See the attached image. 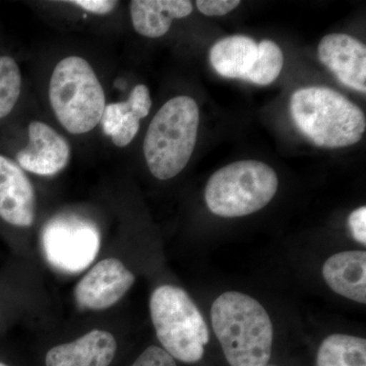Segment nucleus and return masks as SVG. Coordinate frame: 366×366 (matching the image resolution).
Listing matches in <instances>:
<instances>
[{"mask_svg":"<svg viewBox=\"0 0 366 366\" xmlns=\"http://www.w3.org/2000/svg\"><path fill=\"white\" fill-rule=\"evenodd\" d=\"M211 320L231 366H266L272 355L274 329L259 301L227 291L214 301Z\"/></svg>","mask_w":366,"mask_h":366,"instance_id":"1","label":"nucleus"},{"mask_svg":"<svg viewBox=\"0 0 366 366\" xmlns=\"http://www.w3.org/2000/svg\"><path fill=\"white\" fill-rule=\"evenodd\" d=\"M290 113L298 129L322 148L353 146L362 139L366 129L365 112L326 86L296 91L291 97Z\"/></svg>","mask_w":366,"mask_h":366,"instance_id":"2","label":"nucleus"},{"mask_svg":"<svg viewBox=\"0 0 366 366\" xmlns=\"http://www.w3.org/2000/svg\"><path fill=\"white\" fill-rule=\"evenodd\" d=\"M199 110L189 96L170 99L156 113L147 131L144 155L152 174L160 180L177 177L196 148Z\"/></svg>","mask_w":366,"mask_h":366,"instance_id":"3","label":"nucleus"},{"mask_svg":"<svg viewBox=\"0 0 366 366\" xmlns=\"http://www.w3.org/2000/svg\"><path fill=\"white\" fill-rule=\"evenodd\" d=\"M49 101L60 124L72 134H84L100 124L105 92L91 64L71 55L60 60L49 83Z\"/></svg>","mask_w":366,"mask_h":366,"instance_id":"4","label":"nucleus"},{"mask_svg":"<svg viewBox=\"0 0 366 366\" xmlns=\"http://www.w3.org/2000/svg\"><path fill=\"white\" fill-rule=\"evenodd\" d=\"M152 322L164 350L174 360L196 363L203 358L209 333L206 320L183 289L162 285L150 300Z\"/></svg>","mask_w":366,"mask_h":366,"instance_id":"5","label":"nucleus"},{"mask_svg":"<svg viewBox=\"0 0 366 366\" xmlns=\"http://www.w3.org/2000/svg\"><path fill=\"white\" fill-rule=\"evenodd\" d=\"M273 168L257 160L237 161L216 171L204 190L212 213L225 218L254 214L267 206L278 190Z\"/></svg>","mask_w":366,"mask_h":366,"instance_id":"6","label":"nucleus"},{"mask_svg":"<svg viewBox=\"0 0 366 366\" xmlns=\"http://www.w3.org/2000/svg\"><path fill=\"white\" fill-rule=\"evenodd\" d=\"M41 243L45 259L53 268L62 273L78 274L97 257L100 231L85 219L60 216L46 224Z\"/></svg>","mask_w":366,"mask_h":366,"instance_id":"7","label":"nucleus"},{"mask_svg":"<svg viewBox=\"0 0 366 366\" xmlns=\"http://www.w3.org/2000/svg\"><path fill=\"white\" fill-rule=\"evenodd\" d=\"M134 280V274L119 259H103L79 282L74 297L81 310H106L127 295Z\"/></svg>","mask_w":366,"mask_h":366,"instance_id":"8","label":"nucleus"},{"mask_svg":"<svg viewBox=\"0 0 366 366\" xmlns=\"http://www.w3.org/2000/svg\"><path fill=\"white\" fill-rule=\"evenodd\" d=\"M14 160L24 171L53 177L69 165L71 147L50 125L34 120L28 127V144L16 152Z\"/></svg>","mask_w":366,"mask_h":366,"instance_id":"9","label":"nucleus"},{"mask_svg":"<svg viewBox=\"0 0 366 366\" xmlns=\"http://www.w3.org/2000/svg\"><path fill=\"white\" fill-rule=\"evenodd\" d=\"M36 217V194L18 163L0 153V219L14 227L28 228Z\"/></svg>","mask_w":366,"mask_h":366,"instance_id":"10","label":"nucleus"},{"mask_svg":"<svg viewBox=\"0 0 366 366\" xmlns=\"http://www.w3.org/2000/svg\"><path fill=\"white\" fill-rule=\"evenodd\" d=\"M320 61L344 86L366 92V47L346 34H330L320 40Z\"/></svg>","mask_w":366,"mask_h":366,"instance_id":"11","label":"nucleus"},{"mask_svg":"<svg viewBox=\"0 0 366 366\" xmlns=\"http://www.w3.org/2000/svg\"><path fill=\"white\" fill-rule=\"evenodd\" d=\"M117 350L112 334L93 330L71 343L53 347L45 358L46 366H109Z\"/></svg>","mask_w":366,"mask_h":366,"instance_id":"12","label":"nucleus"},{"mask_svg":"<svg viewBox=\"0 0 366 366\" xmlns=\"http://www.w3.org/2000/svg\"><path fill=\"white\" fill-rule=\"evenodd\" d=\"M322 277L337 295L365 305V252L348 250L332 255L322 267Z\"/></svg>","mask_w":366,"mask_h":366,"instance_id":"13","label":"nucleus"},{"mask_svg":"<svg viewBox=\"0 0 366 366\" xmlns=\"http://www.w3.org/2000/svg\"><path fill=\"white\" fill-rule=\"evenodd\" d=\"M134 30L148 38L162 37L169 31L173 20L192 13L189 0H134L129 4Z\"/></svg>","mask_w":366,"mask_h":366,"instance_id":"14","label":"nucleus"},{"mask_svg":"<svg viewBox=\"0 0 366 366\" xmlns=\"http://www.w3.org/2000/svg\"><path fill=\"white\" fill-rule=\"evenodd\" d=\"M257 56V44L247 36L223 38L209 50V59L217 74L227 79H247Z\"/></svg>","mask_w":366,"mask_h":366,"instance_id":"15","label":"nucleus"},{"mask_svg":"<svg viewBox=\"0 0 366 366\" xmlns=\"http://www.w3.org/2000/svg\"><path fill=\"white\" fill-rule=\"evenodd\" d=\"M317 366H366V341L350 335L334 334L320 344Z\"/></svg>","mask_w":366,"mask_h":366,"instance_id":"16","label":"nucleus"},{"mask_svg":"<svg viewBox=\"0 0 366 366\" xmlns=\"http://www.w3.org/2000/svg\"><path fill=\"white\" fill-rule=\"evenodd\" d=\"M141 118L132 109L129 102L110 103L106 105L100 124L106 136L119 148L129 146L139 129Z\"/></svg>","mask_w":366,"mask_h":366,"instance_id":"17","label":"nucleus"},{"mask_svg":"<svg viewBox=\"0 0 366 366\" xmlns=\"http://www.w3.org/2000/svg\"><path fill=\"white\" fill-rule=\"evenodd\" d=\"M284 56L281 48L271 40L257 44V56L245 81L259 86L273 83L283 69Z\"/></svg>","mask_w":366,"mask_h":366,"instance_id":"18","label":"nucleus"},{"mask_svg":"<svg viewBox=\"0 0 366 366\" xmlns=\"http://www.w3.org/2000/svg\"><path fill=\"white\" fill-rule=\"evenodd\" d=\"M21 72L18 62L9 54H0V122L18 105L21 93Z\"/></svg>","mask_w":366,"mask_h":366,"instance_id":"19","label":"nucleus"},{"mask_svg":"<svg viewBox=\"0 0 366 366\" xmlns=\"http://www.w3.org/2000/svg\"><path fill=\"white\" fill-rule=\"evenodd\" d=\"M132 366H177L174 358L157 346L147 348Z\"/></svg>","mask_w":366,"mask_h":366,"instance_id":"20","label":"nucleus"},{"mask_svg":"<svg viewBox=\"0 0 366 366\" xmlns=\"http://www.w3.org/2000/svg\"><path fill=\"white\" fill-rule=\"evenodd\" d=\"M127 101L141 119L148 117L152 107V99L148 86L137 85L132 89L131 95Z\"/></svg>","mask_w":366,"mask_h":366,"instance_id":"21","label":"nucleus"},{"mask_svg":"<svg viewBox=\"0 0 366 366\" xmlns=\"http://www.w3.org/2000/svg\"><path fill=\"white\" fill-rule=\"evenodd\" d=\"M197 9L204 16H220L227 14L239 6V0H197Z\"/></svg>","mask_w":366,"mask_h":366,"instance_id":"22","label":"nucleus"},{"mask_svg":"<svg viewBox=\"0 0 366 366\" xmlns=\"http://www.w3.org/2000/svg\"><path fill=\"white\" fill-rule=\"evenodd\" d=\"M348 226L351 234L356 242L366 244V208L360 207L350 214L348 218Z\"/></svg>","mask_w":366,"mask_h":366,"instance_id":"23","label":"nucleus"},{"mask_svg":"<svg viewBox=\"0 0 366 366\" xmlns=\"http://www.w3.org/2000/svg\"><path fill=\"white\" fill-rule=\"evenodd\" d=\"M69 4L81 7L84 11L95 14H108L117 9L118 1L113 0H74Z\"/></svg>","mask_w":366,"mask_h":366,"instance_id":"24","label":"nucleus"},{"mask_svg":"<svg viewBox=\"0 0 366 366\" xmlns=\"http://www.w3.org/2000/svg\"><path fill=\"white\" fill-rule=\"evenodd\" d=\"M0 366H7V365H4V363L0 362Z\"/></svg>","mask_w":366,"mask_h":366,"instance_id":"25","label":"nucleus"}]
</instances>
